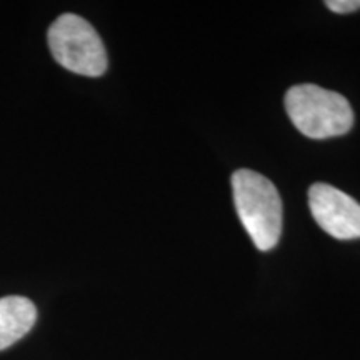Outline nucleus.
<instances>
[{
	"instance_id": "nucleus-3",
	"label": "nucleus",
	"mask_w": 360,
	"mask_h": 360,
	"mask_svg": "<svg viewBox=\"0 0 360 360\" xmlns=\"http://www.w3.org/2000/svg\"><path fill=\"white\" fill-rule=\"evenodd\" d=\"M49 47L67 70L85 77H101L107 70V52L92 25L75 13H64L49 29Z\"/></svg>"
},
{
	"instance_id": "nucleus-4",
	"label": "nucleus",
	"mask_w": 360,
	"mask_h": 360,
	"mask_svg": "<svg viewBox=\"0 0 360 360\" xmlns=\"http://www.w3.org/2000/svg\"><path fill=\"white\" fill-rule=\"evenodd\" d=\"M309 207L323 232L339 240L360 238V204L328 184L309 188Z\"/></svg>"
},
{
	"instance_id": "nucleus-6",
	"label": "nucleus",
	"mask_w": 360,
	"mask_h": 360,
	"mask_svg": "<svg viewBox=\"0 0 360 360\" xmlns=\"http://www.w3.org/2000/svg\"><path fill=\"white\" fill-rule=\"evenodd\" d=\"M326 6L335 13H350L360 8V0H327Z\"/></svg>"
},
{
	"instance_id": "nucleus-1",
	"label": "nucleus",
	"mask_w": 360,
	"mask_h": 360,
	"mask_svg": "<svg viewBox=\"0 0 360 360\" xmlns=\"http://www.w3.org/2000/svg\"><path fill=\"white\" fill-rule=\"evenodd\" d=\"M233 202L254 245L272 250L282 233V200L276 186L262 174L240 169L232 175Z\"/></svg>"
},
{
	"instance_id": "nucleus-2",
	"label": "nucleus",
	"mask_w": 360,
	"mask_h": 360,
	"mask_svg": "<svg viewBox=\"0 0 360 360\" xmlns=\"http://www.w3.org/2000/svg\"><path fill=\"white\" fill-rule=\"evenodd\" d=\"M285 109L297 130L314 141L340 137L354 125V110L347 98L314 84L289 89Z\"/></svg>"
},
{
	"instance_id": "nucleus-5",
	"label": "nucleus",
	"mask_w": 360,
	"mask_h": 360,
	"mask_svg": "<svg viewBox=\"0 0 360 360\" xmlns=\"http://www.w3.org/2000/svg\"><path fill=\"white\" fill-rule=\"evenodd\" d=\"M37 321V309L25 297L0 299V350L27 335Z\"/></svg>"
}]
</instances>
